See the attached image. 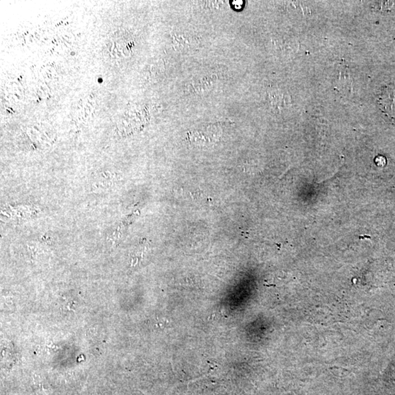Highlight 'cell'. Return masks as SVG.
<instances>
[{"label":"cell","instance_id":"obj_1","mask_svg":"<svg viewBox=\"0 0 395 395\" xmlns=\"http://www.w3.org/2000/svg\"><path fill=\"white\" fill-rule=\"evenodd\" d=\"M221 127L216 125H209L207 126H204L202 128L199 129L195 131H193L192 133V138L195 139V140H199V139H203L206 137V139H208L209 140L212 139V140L215 141L216 139H218L220 136H221Z\"/></svg>","mask_w":395,"mask_h":395},{"label":"cell","instance_id":"obj_2","mask_svg":"<svg viewBox=\"0 0 395 395\" xmlns=\"http://www.w3.org/2000/svg\"><path fill=\"white\" fill-rule=\"evenodd\" d=\"M243 3H244L243 1H233L232 5L235 9H240L243 8Z\"/></svg>","mask_w":395,"mask_h":395}]
</instances>
